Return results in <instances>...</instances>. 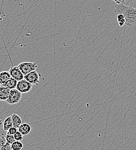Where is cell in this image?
I'll return each mask as SVG.
<instances>
[{"label": "cell", "instance_id": "6da1fadb", "mask_svg": "<svg viewBox=\"0 0 136 150\" xmlns=\"http://www.w3.org/2000/svg\"><path fill=\"white\" fill-rule=\"evenodd\" d=\"M115 13L117 15L122 13L124 15L127 27H132L136 26V9L131 6H126L124 4H117L115 6Z\"/></svg>", "mask_w": 136, "mask_h": 150}, {"label": "cell", "instance_id": "7a4b0ae2", "mask_svg": "<svg viewBox=\"0 0 136 150\" xmlns=\"http://www.w3.org/2000/svg\"><path fill=\"white\" fill-rule=\"evenodd\" d=\"M18 66L24 75L36 70L38 67L37 64L33 62H22Z\"/></svg>", "mask_w": 136, "mask_h": 150}, {"label": "cell", "instance_id": "3957f363", "mask_svg": "<svg viewBox=\"0 0 136 150\" xmlns=\"http://www.w3.org/2000/svg\"><path fill=\"white\" fill-rule=\"evenodd\" d=\"M22 94L16 88L11 90L9 97L6 100V103L9 105H15L18 103L21 100Z\"/></svg>", "mask_w": 136, "mask_h": 150}, {"label": "cell", "instance_id": "277c9868", "mask_svg": "<svg viewBox=\"0 0 136 150\" xmlns=\"http://www.w3.org/2000/svg\"><path fill=\"white\" fill-rule=\"evenodd\" d=\"M33 88V84L26 79H23L18 81L16 89L21 94H26L30 92Z\"/></svg>", "mask_w": 136, "mask_h": 150}, {"label": "cell", "instance_id": "5b68a950", "mask_svg": "<svg viewBox=\"0 0 136 150\" xmlns=\"http://www.w3.org/2000/svg\"><path fill=\"white\" fill-rule=\"evenodd\" d=\"M41 76V74L35 70L27 74V75H24V79L31 83L33 85L38 86L39 84V78Z\"/></svg>", "mask_w": 136, "mask_h": 150}, {"label": "cell", "instance_id": "8992f818", "mask_svg": "<svg viewBox=\"0 0 136 150\" xmlns=\"http://www.w3.org/2000/svg\"><path fill=\"white\" fill-rule=\"evenodd\" d=\"M9 72L11 77L16 79L17 81H20L24 79V75H23L22 72L20 71L18 66L12 67L10 68Z\"/></svg>", "mask_w": 136, "mask_h": 150}, {"label": "cell", "instance_id": "52a82bcc", "mask_svg": "<svg viewBox=\"0 0 136 150\" xmlns=\"http://www.w3.org/2000/svg\"><path fill=\"white\" fill-rule=\"evenodd\" d=\"M11 90L4 86H0V100L6 101L9 97Z\"/></svg>", "mask_w": 136, "mask_h": 150}, {"label": "cell", "instance_id": "ba28073f", "mask_svg": "<svg viewBox=\"0 0 136 150\" xmlns=\"http://www.w3.org/2000/svg\"><path fill=\"white\" fill-rule=\"evenodd\" d=\"M31 130V126L27 123L21 124L18 128V131H19L23 136L29 134Z\"/></svg>", "mask_w": 136, "mask_h": 150}, {"label": "cell", "instance_id": "9c48e42d", "mask_svg": "<svg viewBox=\"0 0 136 150\" xmlns=\"http://www.w3.org/2000/svg\"><path fill=\"white\" fill-rule=\"evenodd\" d=\"M18 81H17L16 79H15L14 78L11 77L8 80L6 81V82H5L4 84H3L1 86H4L5 87H6L8 88H9L10 90L15 89V88H16Z\"/></svg>", "mask_w": 136, "mask_h": 150}, {"label": "cell", "instance_id": "30bf717a", "mask_svg": "<svg viewBox=\"0 0 136 150\" xmlns=\"http://www.w3.org/2000/svg\"><path fill=\"white\" fill-rule=\"evenodd\" d=\"M11 144L7 142L5 136H0V150H11Z\"/></svg>", "mask_w": 136, "mask_h": 150}, {"label": "cell", "instance_id": "8fae6325", "mask_svg": "<svg viewBox=\"0 0 136 150\" xmlns=\"http://www.w3.org/2000/svg\"><path fill=\"white\" fill-rule=\"evenodd\" d=\"M13 126L18 128L20 125L22 124V120L19 115L16 113H13L11 115Z\"/></svg>", "mask_w": 136, "mask_h": 150}, {"label": "cell", "instance_id": "7c38bea8", "mask_svg": "<svg viewBox=\"0 0 136 150\" xmlns=\"http://www.w3.org/2000/svg\"><path fill=\"white\" fill-rule=\"evenodd\" d=\"M13 127V123L11 115L8 116L3 122V130L7 131L10 128Z\"/></svg>", "mask_w": 136, "mask_h": 150}, {"label": "cell", "instance_id": "4fadbf2b", "mask_svg": "<svg viewBox=\"0 0 136 150\" xmlns=\"http://www.w3.org/2000/svg\"><path fill=\"white\" fill-rule=\"evenodd\" d=\"M11 77L9 71H2L0 72V85H2Z\"/></svg>", "mask_w": 136, "mask_h": 150}, {"label": "cell", "instance_id": "5bb4252c", "mask_svg": "<svg viewBox=\"0 0 136 150\" xmlns=\"http://www.w3.org/2000/svg\"><path fill=\"white\" fill-rule=\"evenodd\" d=\"M117 20L119 25L122 27H123L125 25L126 23V19L124 16V15L122 13H119L117 15Z\"/></svg>", "mask_w": 136, "mask_h": 150}, {"label": "cell", "instance_id": "9a60e30c", "mask_svg": "<svg viewBox=\"0 0 136 150\" xmlns=\"http://www.w3.org/2000/svg\"><path fill=\"white\" fill-rule=\"evenodd\" d=\"M23 147V144L21 142L15 140L12 144H11V149L12 150H21Z\"/></svg>", "mask_w": 136, "mask_h": 150}, {"label": "cell", "instance_id": "2e32d148", "mask_svg": "<svg viewBox=\"0 0 136 150\" xmlns=\"http://www.w3.org/2000/svg\"><path fill=\"white\" fill-rule=\"evenodd\" d=\"M5 139H6L7 142L11 144H12L15 141V139L14 137V135L9 134L6 133V135L5 136Z\"/></svg>", "mask_w": 136, "mask_h": 150}, {"label": "cell", "instance_id": "e0dca14e", "mask_svg": "<svg viewBox=\"0 0 136 150\" xmlns=\"http://www.w3.org/2000/svg\"><path fill=\"white\" fill-rule=\"evenodd\" d=\"M14 137L15 139V140L17 141H20L21 142L23 141L24 137H23V135L19 131H18L15 134H14Z\"/></svg>", "mask_w": 136, "mask_h": 150}, {"label": "cell", "instance_id": "ac0fdd59", "mask_svg": "<svg viewBox=\"0 0 136 150\" xmlns=\"http://www.w3.org/2000/svg\"><path fill=\"white\" fill-rule=\"evenodd\" d=\"M18 131V128L15 127H12L11 128H10L8 131H7V133L8 134H12V135H14Z\"/></svg>", "mask_w": 136, "mask_h": 150}, {"label": "cell", "instance_id": "d6986e66", "mask_svg": "<svg viewBox=\"0 0 136 150\" xmlns=\"http://www.w3.org/2000/svg\"><path fill=\"white\" fill-rule=\"evenodd\" d=\"M116 2L117 4H124L125 2V0H112Z\"/></svg>", "mask_w": 136, "mask_h": 150}, {"label": "cell", "instance_id": "ffe728a7", "mask_svg": "<svg viewBox=\"0 0 136 150\" xmlns=\"http://www.w3.org/2000/svg\"><path fill=\"white\" fill-rule=\"evenodd\" d=\"M3 122L2 120H0V129L2 128V127H3Z\"/></svg>", "mask_w": 136, "mask_h": 150}]
</instances>
